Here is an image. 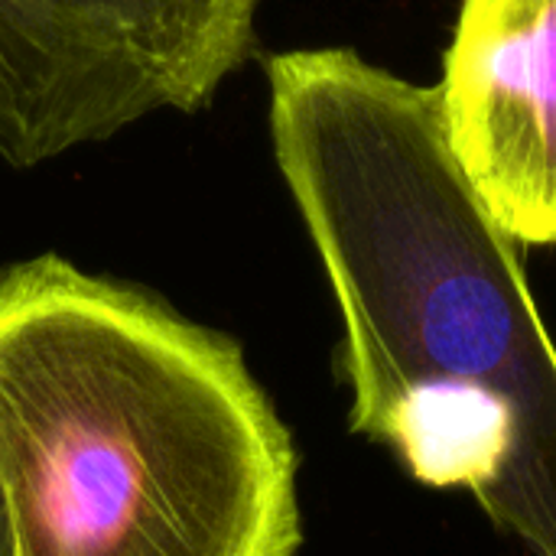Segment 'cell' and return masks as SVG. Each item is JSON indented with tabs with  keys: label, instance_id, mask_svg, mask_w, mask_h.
<instances>
[{
	"label": "cell",
	"instance_id": "obj_1",
	"mask_svg": "<svg viewBox=\"0 0 556 556\" xmlns=\"http://www.w3.org/2000/svg\"><path fill=\"white\" fill-rule=\"evenodd\" d=\"M270 137L342 316L352 433L556 556V345L437 88L352 49L267 59Z\"/></svg>",
	"mask_w": 556,
	"mask_h": 556
},
{
	"label": "cell",
	"instance_id": "obj_2",
	"mask_svg": "<svg viewBox=\"0 0 556 556\" xmlns=\"http://www.w3.org/2000/svg\"><path fill=\"white\" fill-rule=\"evenodd\" d=\"M300 456L241 345L42 254L0 270L20 556H296Z\"/></svg>",
	"mask_w": 556,
	"mask_h": 556
},
{
	"label": "cell",
	"instance_id": "obj_3",
	"mask_svg": "<svg viewBox=\"0 0 556 556\" xmlns=\"http://www.w3.org/2000/svg\"><path fill=\"white\" fill-rule=\"evenodd\" d=\"M264 0H0V160L29 169L156 114L208 108Z\"/></svg>",
	"mask_w": 556,
	"mask_h": 556
},
{
	"label": "cell",
	"instance_id": "obj_4",
	"mask_svg": "<svg viewBox=\"0 0 556 556\" xmlns=\"http://www.w3.org/2000/svg\"><path fill=\"white\" fill-rule=\"evenodd\" d=\"M437 94L498 225L556 248V0H463Z\"/></svg>",
	"mask_w": 556,
	"mask_h": 556
},
{
	"label": "cell",
	"instance_id": "obj_5",
	"mask_svg": "<svg viewBox=\"0 0 556 556\" xmlns=\"http://www.w3.org/2000/svg\"><path fill=\"white\" fill-rule=\"evenodd\" d=\"M0 556H20V551H16V538H13V521H10V508H7L3 485H0Z\"/></svg>",
	"mask_w": 556,
	"mask_h": 556
}]
</instances>
